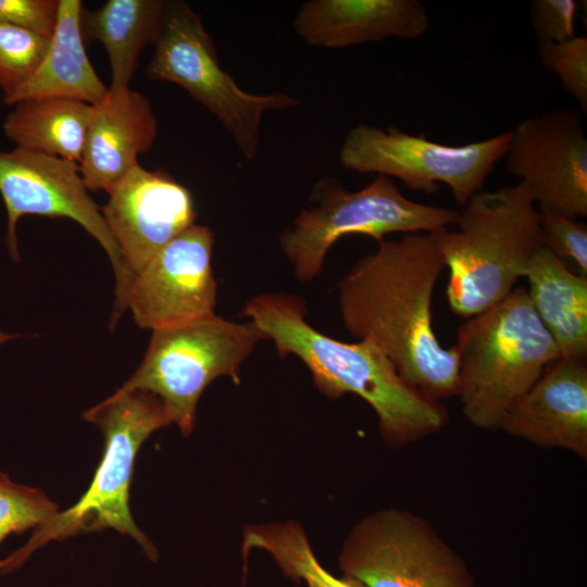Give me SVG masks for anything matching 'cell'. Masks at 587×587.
Returning <instances> with one entry per match:
<instances>
[{"instance_id": "1", "label": "cell", "mask_w": 587, "mask_h": 587, "mask_svg": "<svg viewBox=\"0 0 587 587\" xmlns=\"http://www.w3.org/2000/svg\"><path fill=\"white\" fill-rule=\"evenodd\" d=\"M444 267L435 234L413 233L378 241L337 283L345 328L374 342L404 382L438 401L457 396L459 386L455 346L445 348L432 323Z\"/></svg>"}, {"instance_id": "2", "label": "cell", "mask_w": 587, "mask_h": 587, "mask_svg": "<svg viewBox=\"0 0 587 587\" xmlns=\"http://www.w3.org/2000/svg\"><path fill=\"white\" fill-rule=\"evenodd\" d=\"M304 300L284 292L250 299L248 317L284 359L296 355L317 389L329 399L355 394L375 411L384 442L402 448L440 432L448 423L445 405L404 382L371 340L344 342L322 334L307 320Z\"/></svg>"}, {"instance_id": "3", "label": "cell", "mask_w": 587, "mask_h": 587, "mask_svg": "<svg viewBox=\"0 0 587 587\" xmlns=\"http://www.w3.org/2000/svg\"><path fill=\"white\" fill-rule=\"evenodd\" d=\"M541 214L524 183L475 193L455 229L434 233L449 271L453 313L472 317L507 298L542 247Z\"/></svg>"}, {"instance_id": "4", "label": "cell", "mask_w": 587, "mask_h": 587, "mask_svg": "<svg viewBox=\"0 0 587 587\" xmlns=\"http://www.w3.org/2000/svg\"><path fill=\"white\" fill-rule=\"evenodd\" d=\"M83 419L96 424L104 437L102 458L91 484L72 507L59 511L34 530L23 547L0 560V574L17 570L48 542L107 528L129 536L148 559L157 561V548L132 516L129 488L141 445L153 432L172 424L163 403L147 391L115 390L84 412Z\"/></svg>"}, {"instance_id": "5", "label": "cell", "mask_w": 587, "mask_h": 587, "mask_svg": "<svg viewBox=\"0 0 587 587\" xmlns=\"http://www.w3.org/2000/svg\"><path fill=\"white\" fill-rule=\"evenodd\" d=\"M458 394L465 419L496 430L510 409L560 358L525 287L470 317L457 333Z\"/></svg>"}, {"instance_id": "6", "label": "cell", "mask_w": 587, "mask_h": 587, "mask_svg": "<svg viewBox=\"0 0 587 587\" xmlns=\"http://www.w3.org/2000/svg\"><path fill=\"white\" fill-rule=\"evenodd\" d=\"M315 205L300 210L279 236L283 253L300 282L321 273L330 247L342 236L360 234L377 242L394 233H437L449 229L458 212L405 198L390 177L376 175L357 191L336 177H323L309 197Z\"/></svg>"}, {"instance_id": "7", "label": "cell", "mask_w": 587, "mask_h": 587, "mask_svg": "<svg viewBox=\"0 0 587 587\" xmlns=\"http://www.w3.org/2000/svg\"><path fill=\"white\" fill-rule=\"evenodd\" d=\"M149 78L176 84L208 109L230 135L240 154L252 160L260 146L263 114L301 103L286 92L252 93L226 72L201 15L182 0L166 1Z\"/></svg>"}, {"instance_id": "8", "label": "cell", "mask_w": 587, "mask_h": 587, "mask_svg": "<svg viewBox=\"0 0 587 587\" xmlns=\"http://www.w3.org/2000/svg\"><path fill=\"white\" fill-rule=\"evenodd\" d=\"M262 339L250 321L237 323L215 313L154 329L140 365L116 390L153 394L172 424L188 436L204 389L221 376L238 384L241 364Z\"/></svg>"}, {"instance_id": "9", "label": "cell", "mask_w": 587, "mask_h": 587, "mask_svg": "<svg viewBox=\"0 0 587 587\" xmlns=\"http://www.w3.org/2000/svg\"><path fill=\"white\" fill-rule=\"evenodd\" d=\"M510 132L461 146H448L395 126L361 124L342 141L339 162L347 171L400 179L432 195L445 184L461 208L479 192L495 165L505 157Z\"/></svg>"}, {"instance_id": "10", "label": "cell", "mask_w": 587, "mask_h": 587, "mask_svg": "<svg viewBox=\"0 0 587 587\" xmlns=\"http://www.w3.org/2000/svg\"><path fill=\"white\" fill-rule=\"evenodd\" d=\"M339 567L365 587H476L463 559L427 520L395 508L352 527Z\"/></svg>"}, {"instance_id": "11", "label": "cell", "mask_w": 587, "mask_h": 587, "mask_svg": "<svg viewBox=\"0 0 587 587\" xmlns=\"http://www.w3.org/2000/svg\"><path fill=\"white\" fill-rule=\"evenodd\" d=\"M0 195L8 213L5 241L13 260L20 258L16 224L24 215L71 218L102 246L115 274L113 319H118L126 310L125 300L134 276L125 267L101 209L82 179L79 165L23 147L0 151Z\"/></svg>"}, {"instance_id": "12", "label": "cell", "mask_w": 587, "mask_h": 587, "mask_svg": "<svg viewBox=\"0 0 587 587\" xmlns=\"http://www.w3.org/2000/svg\"><path fill=\"white\" fill-rule=\"evenodd\" d=\"M508 171L541 213L587 215V138L582 113L566 107L527 117L510 130Z\"/></svg>"}, {"instance_id": "13", "label": "cell", "mask_w": 587, "mask_h": 587, "mask_svg": "<svg viewBox=\"0 0 587 587\" xmlns=\"http://www.w3.org/2000/svg\"><path fill=\"white\" fill-rule=\"evenodd\" d=\"M213 246L212 229L195 223L134 276L125 309L140 328L154 330L214 313Z\"/></svg>"}, {"instance_id": "14", "label": "cell", "mask_w": 587, "mask_h": 587, "mask_svg": "<svg viewBox=\"0 0 587 587\" xmlns=\"http://www.w3.org/2000/svg\"><path fill=\"white\" fill-rule=\"evenodd\" d=\"M100 209L133 276L197 218L185 186L162 170L148 171L139 164L114 186Z\"/></svg>"}, {"instance_id": "15", "label": "cell", "mask_w": 587, "mask_h": 587, "mask_svg": "<svg viewBox=\"0 0 587 587\" xmlns=\"http://www.w3.org/2000/svg\"><path fill=\"white\" fill-rule=\"evenodd\" d=\"M499 429L587 459L586 360L560 357L504 414Z\"/></svg>"}, {"instance_id": "16", "label": "cell", "mask_w": 587, "mask_h": 587, "mask_svg": "<svg viewBox=\"0 0 587 587\" xmlns=\"http://www.w3.org/2000/svg\"><path fill=\"white\" fill-rule=\"evenodd\" d=\"M158 134L151 101L129 88L111 92L92 105L79 173L88 190L114 186L138 164L137 157L148 151Z\"/></svg>"}, {"instance_id": "17", "label": "cell", "mask_w": 587, "mask_h": 587, "mask_svg": "<svg viewBox=\"0 0 587 587\" xmlns=\"http://www.w3.org/2000/svg\"><path fill=\"white\" fill-rule=\"evenodd\" d=\"M292 27L309 45L342 49L388 38L415 39L429 27L419 0H310Z\"/></svg>"}, {"instance_id": "18", "label": "cell", "mask_w": 587, "mask_h": 587, "mask_svg": "<svg viewBox=\"0 0 587 587\" xmlns=\"http://www.w3.org/2000/svg\"><path fill=\"white\" fill-rule=\"evenodd\" d=\"M528 299L561 357L586 360L587 277L569 270L562 259L541 247L526 275Z\"/></svg>"}, {"instance_id": "19", "label": "cell", "mask_w": 587, "mask_h": 587, "mask_svg": "<svg viewBox=\"0 0 587 587\" xmlns=\"http://www.w3.org/2000/svg\"><path fill=\"white\" fill-rule=\"evenodd\" d=\"M82 2L59 0V17L48 52L33 78L7 103L61 97L90 105L100 103L109 88L88 60L80 28Z\"/></svg>"}, {"instance_id": "20", "label": "cell", "mask_w": 587, "mask_h": 587, "mask_svg": "<svg viewBox=\"0 0 587 587\" xmlns=\"http://www.w3.org/2000/svg\"><path fill=\"white\" fill-rule=\"evenodd\" d=\"M165 0H109L100 9L82 13L83 38L100 41L112 72L111 92L125 90L145 47L160 32Z\"/></svg>"}, {"instance_id": "21", "label": "cell", "mask_w": 587, "mask_h": 587, "mask_svg": "<svg viewBox=\"0 0 587 587\" xmlns=\"http://www.w3.org/2000/svg\"><path fill=\"white\" fill-rule=\"evenodd\" d=\"M13 105L2 128L16 147L79 164L92 105L61 97L25 99Z\"/></svg>"}, {"instance_id": "22", "label": "cell", "mask_w": 587, "mask_h": 587, "mask_svg": "<svg viewBox=\"0 0 587 587\" xmlns=\"http://www.w3.org/2000/svg\"><path fill=\"white\" fill-rule=\"evenodd\" d=\"M271 554L284 574L307 587H365L350 577H336L317 561L302 526L296 521L252 524L243 530L242 554Z\"/></svg>"}, {"instance_id": "23", "label": "cell", "mask_w": 587, "mask_h": 587, "mask_svg": "<svg viewBox=\"0 0 587 587\" xmlns=\"http://www.w3.org/2000/svg\"><path fill=\"white\" fill-rule=\"evenodd\" d=\"M51 38L0 22V88L4 104L36 74Z\"/></svg>"}, {"instance_id": "24", "label": "cell", "mask_w": 587, "mask_h": 587, "mask_svg": "<svg viewBox=\"0 0 587 587\" xmlns=\"http://www.w3.org/2000/svg\"><path fill=\"white\" fill-rule=\"evenodd\" d=\"M59 511L40 488L16 484L0 472V544L11 534L36 530Z\"/></svg>"}, {"instance_id": "25", "label": "cell", "mask_w": 587, "mask_h": 587, "mask_svg": "<svg viewBox=\"0 0 587 587\" xmlns=\"http://www.w3.org/2000/svg\"><path fill=\"white\" fill-rule=\"evenodd\" d=\"M541 64L555 73L566 91L577 101L580 113L587 112V38H573L539 45Z\"/></svg>"}, {"instance_id": "26", "label": "cell", "mask_w": 587, "mask_h": 587, "mask_svg": "<svg viewBox=\"0 0 587 587\" xmlns=\"http://www.w3.org/2000/svg\"><path fill=\"white\" fill-rule=\"evenodd\" d=\"M541 242L558 258H571L587 274V226L557 213H541Z\"/></svg>"}, {"instance_id": "27", "label": "cell", "mask_w": 587, "mask_h": 587, "mask_svg": "<svg viewBox=\"0 0 587 587\" xmlns=\"http://www.w3.org/2000/svg\"><path fill=\"white\" fill-rule=\"evenodd\" d=\"M578 4L575 0H534L530 3V24L539 45L569 40L575 35Z\"/></svg>"}, {"instance_id": "28", "label": "cell", "mask_w": 587, "mask_h": 587, "mask_svg": "<svg viewBox=\"0 0 587 587\" xmlns=\"http://www.w3.org/2000/svg\"><path fill=\"white\" fill-rule=\"evenodd\" d=\"M59 0H0V22L52 37L58 24Z\"/></svg>"}, {"instance_id": "29", "label": "cell", "mask_w": 587, "mask_h": 587, "mask_svg": "<svg viewBox=\"0 0 587 587\" xmlns=\"http://www.w3.org/2000/svg\"><path fill=\"white\" fill-rule=\"evenodd\" d=\"M17 337H20V335L4 334L0 330V345H2L3 342L10 339L17 338Z\"/></svg>"}]
</instances>
